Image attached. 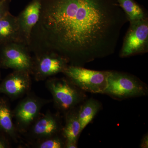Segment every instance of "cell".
<instances>
[{"instance_id":"2","label":"cell","mask_w":148,"mask_h":148,"mask_svg":"<svg viewBox=\"0 0 148 148\" xmlns=\"http://www.w3.org/2000/svg\"><path fill=\"white\" fill-rule=\"evenodd\" d=\"M148 86L138 77L124 72L110 71L103 94L118 101L146 96Z\"/></svg>"},{"instance_id":"15","label":"cell","mask_w":148,"mask_h":148,"mask_svg":"<svg viewBox=\"0 0 148 148\" xmlns=\"http://www.w3.org/2000/svg\"><path fill=\"white\" fill-rule=\"evenodd\" d=\"M102 107L101 102L92 98H86L80 105L78 116L82 131L94 119Z\"/></svg>"},{"instance_id":"10","label":"cell","mask_w":148,"mask_h":148,"mask_svg":"<svg viewBox=\"0 0 148 148\" xmlns=\"http://www.w3.org/2000/svg\"><path fill=\"white\" fill-rule=\"evenodd\" d=\"M62 127L59 115L48 112L42 116L40 115L29 130L31 137L37 142L60 134Z\"/></svg>"},{"instance_id":"18","label":"cell","mask_w":148,"mask_h":148,"mask_svg":"<svg viewBox=\"0 0 148 148\" xmlns=\"http://www.w3.org/2000/svg\"><path fill=\"white\" fill-rule=\"evenodd\" d=\"M7 1L8 0H0V20L9 12Z\"/></svg>"},{"instance_id":"7","label":"cell","mask_w":148,"mask_h":148,"mask_svg":"<svg viewBox=\"0 0 148 148\" xmlns=\"http://www.w3.org/2000/svg\"><path fill=\"white\" fill-rule=\"evenodd\" d=\"M130 24L120 51L121 58L144 54L148 51V17Z\"/></svg>"},{"instance_id":"6","label":"cell","mask_w":148,"mask_h":148,"mask_svg":"<svg viewBox=\"0 0 148 148\" xmlns=\"http://www.w3.org/2000/svg\"><path fill=\"white\" fill-rule=\"evenodd\" d=\"M32 66L33 58L25 44L10 42L0 45V67L32 74Z\"/></svg>"},{"instance_id":"9","label":"cell","mask_w":148,"mask_h":148,"mask_svg":"<svg viewBox=\"0 0 148 148\" xmlns=\"http://www.w3.org/2000/svg\"><path fill=\"white\" fill-rule=\"evenodd\" d=\"M31 74L29 72L13 71L0 83V94L16 99L30 92Z\"/></svg>"},{"instance_id":"1","label":"cell","mask_w":148,"mask_h":148,"mask_svg":"<svg viewBox=\"0 0 148 148\" xmlns=\"http://www.w3.org/2000/svg\"><path fill=\"white\" fill-rule=\"evenodd\" d=\"M28 47L82 66L114 53L127 18L117 0H41Z\"/></svg>"},{"instance_id":"17","label":"cell","mask_w":148,"mask_h":148,"mask_svg":"<svg viewBox=\"0 0 148 148\" xmlns=\"http://www.w3.org/2000/svg\"><path fill=\"white\" fill-rule=\"evenodd\" d=\"M66 140L61 133L37 141L35 147L38 148H65Z\"/></svg>"},{"instance_id":"19","label":"cell","mask_w":148,"mask_h":148,"mask_svg":"<svg viewBox=\"0 0 148 148\" xmlns=\"http://www.w3.org/2000/svg\"><path fill=\"white\" fill-rule=\"evenodd\" d=\"M140 147L141 148H148V133L145 134L143 136L140 142Z\"/></svg>"},{"instance_id":"4","label":"cell","mask_w":148,"mask_h":148,"mask_svg":"<svg viewBox=\"0 0 148 148\" xmlns=\"http://www.w3.org/2000/svg\"><path fill=\"white\" fill-rule=\"evenodd\" d=\"M109 73L110 71H95L82 66L69 65L63 73L84 92L102 94L107 87Z\"/></svg>"},{"instance_id":"11","label":"cell","mask_w":148,"mask_h":148,"mask_svg":"<svg viewBox=\"0 0 148 148\" xmlns=\"http://www.w3.org/2000/svg\"><path fill=\"white\" fill-rule=\"evenodd\" d=\"M41 0H34L17 16L24 43L28 46L32 30L39 19Z\"/></svg>"},{"instance_id":"22","label":"cell","mask_w":148,"mask_h":148,"mask_svg":"<svg viewBox=\"0 0 148 148\" xmlns=\"http://www.w3.org/2000/svg\"><path fill=\"white\" fill-rule=\"evenodd\" d=\"M0 77H1V72H0Z\"/></svg>"},{"instance_id":"5","label":"cell","mask_w":148,"mask_h":148,"mask_svg":"<svg viewBox=\"0 0 148 148\" xmlns=\"http://www.w3.org/2000/svg\"><path fill=\"white\" fill-rule=\"evenodd\" d=\"M27 94L12 110L16 129L18 132L22 133L29 130L39 116L43 107L52 101L40 98L30 92Z\"/></svg>"},{"instance_id":"12","label":"cell","mask_w":148,"mask_h":148,"mask_svg":"<svg viewBox=\"0 0 148 148\" xmlns=\"http://www.w3.org/2000/svg\"><path fill=\"white\" fill-rule=\"evenodd\" d=\"M10 42L25 44L17 16L9 12L0 20V45Z\"/></svg>"},{"instance_id":"14","label":"cell","mask_w":148,"mask_h":148,"mask_svg":"<svg viewBox=\"0 0 148 148\" xmlns=\"http://www.w3.org/2000/svg\"><path fill=\"white\" fill-rule=\"evenodd\" d=\"M79 106L64 114L65 125L62 127L61 134L66 140L78 142L82 132L79 119Z\"/></svg>"},{"instance_id":"3","label":"cell","mask_w":148,"mask_h":148,"mask_svg":"<svg viewBox=\"0 0 148 148\" xmlns=\"http://www.w3.org/2000/svg\"><path fill=\"white\" fill-rule=\"evenodd\" d=\"M45 85L51 93L55 108L64 114L80 106L87 98L86 92L66 77L49 78Z\"/></svg>"},{"instance_id":"20","label":"cell","mask_w":148,"mask_h":148,"mask_svg":"<svg viewBox=\"0 0 148 148\" xmlns=\"http://www.w3.org/2000/svg\"><path fill=\"white\" fill-rule=\"evenodd\" d=\"M10 147V144L7 139L5 137L0 136V148Z\"/></svg>"},{"instance_id":"21","label":"cell","mask_w":148,"mask_h":148,"mask_svg":"<svg viewBox=\"0 0 148 148\" xmlns=\"http://www.w3.org/2000/svg\"><path fill=\"white\" fill-rule=\"evenodd\" d=\"M77 142L71 141V140H66L65 148H77Z\"/></svg>"},{"instance_id":"13","label":"cell","mask_w":148,"mask_h":148,"mask_svg":"<svg viewBox=\"0 0 148 148\" xmlns=\"http://www.w3.org/2000/svg\"><path fill=\"white\" fill-rule=\"evenodd\" d=\"M13 120L12 110L8 100L0 98V130L13 142L17 143L18 131Z\"/></svg>"},{"instance_id":"16","label":"cell","mask_w":148,"mask_h":148,"mask_svg":"<svg viewBox=\"0 0 148 148\" xmlns=\"http://www.w3.org/2000/svg\"><path fill=\"white\" fill-rule=\"evenodd\" d=\"M126 16L127 21L134 23L147 17L145 12L139 5L133 0H117Z\"/></svg>"},{"instance_id":"8","label":"cell","mask_w":148,"mask_h":148,"mask_svg":"<svg viewBox=\"0 0 148 148\" xmlns=\"http://www.w3.org/2000/svg\"><path fill=\"white\" fill-rule=\"evenodd\" d=\"M32 58V74L36 81H41L60 73H63L69 65L66 58L53 52L36 53Z\"/></svg>"}]
</instances>
